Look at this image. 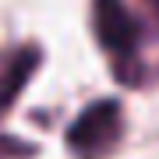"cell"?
I'll use <instances>...</instances> for the list:
<instances>
[{
    "label": "cell",
    "instance_id": "cell-1",
    "mask_svg": "<svg viewBox=\"0 0 159 159\" xmlns=\"http://www.w3.org/2000/svg\"><path fill=\"white\" fill-rule=\"evenodd\" d=\"M89 29L92 39L106 53L120 85H145V71L138 64L142 43V18L131 11L127 0H92L89 4Z\"/></svg>",
    "mask_w": 159,
    "mask_h": 159
},
{
    "label": "cell",
    "instance_id": "cell-2",
    "mask_svg": "<svg viewBox=\"0 0 159 159\" xmlns=\"http://www.w3.org/2000/svg\"><path fill=\"white\" fill-rule=\"evenodd\" d=\"M124 134H127L124 102L113 96H102V99H92L67 124L64 148L71 159H110L120 148Z\"/></svg>",
    "mask_w": 159,
    "mask_h": 159
},
{
    "label": "cell",
    "instance_id": "cell-3",
    "mask_svg": "<svg viewBox=\"0 0 159 159\" xmlns=\"http://www.w3.org/2000/svg\"><path fill=\"white\" fill-rule=\"evenodd\" d=\"M43 60H46V50L39 39H18L0 46V120L14 110L18 96L39 74Z\"/></svg>",
    "mask_w": 159,
    "mask_h": 159
},
{
    "label": "cell",
    "instance_id": "cell-4",
    "mask_svg": "<svg viewBox=\"0 0 159 159\" xmlns=\"http://www.w3.org/2000/svg\"><path fill=\"white\" fill-rule=\"evenodd\" d=\"M35 156H39V145L35 142H25L18 134L0 131V159H35Z\"/></svg>",
    "mask_w": 159,
    "mask_h": 159
},
{
    "label": "cell",
    "instance_id": "cell-5",
    "mask_svg": "<svg viewBox=\"0 0 159 159\" xmlns=\"http://www.w3.org/2000/svg\"><path fill=\"white\" fill-rule=\"evenodd\" d=\"M148 4H159V0H148Z\"/></svg>",
    "mask_w": 159,
    "mask_h": 159
}]
</instances>
